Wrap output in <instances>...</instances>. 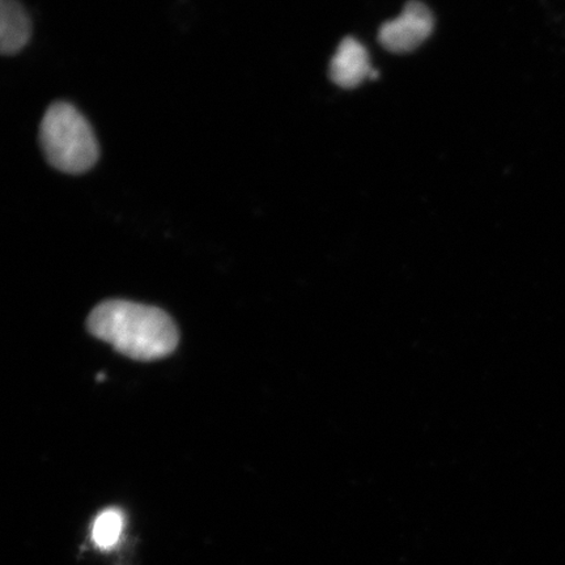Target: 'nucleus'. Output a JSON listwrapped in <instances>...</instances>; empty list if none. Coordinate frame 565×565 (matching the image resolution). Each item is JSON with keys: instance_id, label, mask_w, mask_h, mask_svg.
<instances>
[{"instance_id": "f257e3e1", "label": "nucleus", "mask_w": 565, "mask_h": 565, "mask_svg": "<svg viewBox=\"0 0 565 565\" xmlns=\"http://www.w3.org/2000/svg\"><path fill=\"white\" fill-rule=\"evenodd\" d=\"M89 333L121 355L152 362L171 355L179 330L164 310L126 300L102 302L88 317Z\"/></svg>"}, {"instance_id": "f03ea898", "label": "nucleus", "mask_w": 565, "mask_h": 565, "mask_svg": "<svg viewBox=\"0 0 565 565\" xmlns=\"http://www.w3.org/2000/svg\"><path fill=\"white\" fill-rule=\"evenodd\" d=\"M40 145L49 164L66 174L87 173L100 158V146L88 119L66 102L49 106L40 126Z\"/></svg>"}, {"instance_id": "7ed1b4c3", "label": "nucleus", "mask_w": 565, "mask_h": 565, "mask_svg": "<svg viewBox=\"0 0 565 565\" xmlns=\"http://www.w3.org/2000/svg\"><path fill=\"white\" fill-rule=\"evenodd\" d=\"M434 26L435 19L428 7L419 0H409L397 19L380 28V44L392 53H409L429 38Z\"/></svg>"}, {"instance_id": "20e7f679", "label": "nucleus", "mask_w": 565, "mask_h": 565, "mask_svg": "<svg viewBox=\"0 0 565 565\" xmlns=\"http://www.w3.org/2000/svg\"><path fill=\"white\" fill-rule=\"evenodd\" d=\"M376 74L371 67L369 52L358 40L345 38L339 44L330 63V77L337 86L355 88L365 79L376 77Z\"/></svg>"}, {"instance_id": "39448f33", "label": "nucleus", "mask_w": 565, "mask_h": 565, "mask_svg": "<svg viewBox=\"0 0 565 565\" xmlns=\"http://www.w3.org/2000/svg\"><path fill=\"white\" fill-rule=\"evenodd\" d=\"M32 35V21L18 0H0V52L13 55L23 51Z\"/></svg>"}, {"instance_id": "423d86ee", "label": "nucleus", "mask_w": 565, "mask_h": 565, "mask_svg": "<svg viewBox=\"0 0 565 565\" xmlns=\"http://www.w3.org/2000/svg\"><path fill=\"white\" fill-rule=\"evenodd\" d=\"M122 530V518L116 511H106L96 520L94 540L100 547L115 545Z\"/></svg>"}]
</instances>
